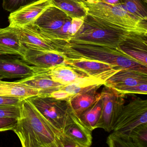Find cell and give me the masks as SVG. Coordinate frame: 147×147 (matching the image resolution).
Returning a JSON list of instances; mask_svg holds the SVG:
<instances>
[{"label": "cell", "mask_w": 147, "mask_h": 147, "mask_svg": "<svg viewBox=\"0 0 147 147\" xmlns=\"http://www.w3.org/2000/svg\"><path fill=\"white\" fill-rule=\"evenodd\" d=\"M58 51L67 57H83L96 60L122 69H130L147 74V66L139 63L115 48L60 40Z\"/></svg>", "instance_id": "7a4b0ae2"}, {"label": "cell", "mask_w": 147, "mask_h": 147, "mask_svg": "<svg viewBox=\"0 0 147 147\" xmlns=\"http://www.w3.org/2000/svg\"><path fill=\"white\" fill-rule=\"evenodd\" d=\"M45 69L52 80L64 86L88 76L82 71L66 64L57 65Z\"/></svg>", "instance_id": "44dd1931"}, {"label": "cell", "mask_w": 147, "mask_h": 147, "mask_svg": "<svg viewBox=\"0 0 147 147\" xmlns=\"http://www.w3.org/2000/svg\"><path fill=\"white\" fill-rule=\"evenodd\" d=\"M101 86H95L80 92L71 97L69 102L71 108L79 117L100 97L98 90Z\"/></svg>", "instance_id": "ffe728a7"}, {"label": "cell", "mask_w": 147, "mask_h": 147, "mask_svg": "<svg viewBox=\"0 0 147 147\" xmlns=\"http://www.w3.org/2000/svg\"><path fill=\"white\" fill-rule=\"evenodd\" d=\"M82 1L88 14L131 31L147 33V21L135 18L124 5H112L94 0Z\"/></svg>", "instance_id": "5b68a950"}, {"label": "cell", "mask_w": 147, "mask_h": 147, "mask_svg": "<svg viewBox=\"0 0 147 147\" xmlns=\"http://www.w3.org/2000/svg\"><path fill=\"white\" fill-rule=\"evenodd\" d=\"M94 1H100V2H103L108 5H118L123 4V0H94Z\"/></svg>", "instance_id": "d6a6232c"}, {"label": "cell", "mask_w": 147, "mask_h": 147, "mask_svg": "<svg viewBox=\"0 0 147 147\" xmlns=\"http://www.w3.org/2000/svg\"><path fill=\"white\" fill-rule=\"evenodd\" d=\"M20 105L0 107V118H11L18 119L21 113Z\"/></svg>", "instance_id": "83f0119b"}, {"label": "cell", "mask_w": 147, "mask_h": 147, "mask_svg": "<svg viewBox=\"0 0 147 147\" xmlns=\"http://www.w3.org/2000/svg\"><path fill=\"white\" fill-rule=\"evenodd\" d=\"M100 94L102 110L95 129L101 128L105 131L111 132L124 106L126 94L106 86Z\"/></svg>", "instance_id": "8992f818"}, {"label": "cell", "mask_w": 147, "mask_h": 147, "mask_svg": "<svg viewBox=\"0 0 147 147\" xmlns=\"http://www.w3.org/2000/svg\"><path fill=\"white\" fill-rule=\"evenodd\" d=\"M52 5L51 0H38L22 7L10 13L8 17L9 26L20 28L33 23L44 11Z\"/></svg>", "instance_id": "7c38bea8"}, {"label": "cell", "mask_w": 147, "mask_h": 147, "mask_svg": "<svg viewBox=\"0 0 147 147\" xmlns=\"http://www.w3.org/2000/svg\"><path fill=\"white\" fill-rule=\"evenodd\" d=\"M89 1V0H82V1Z\"/></svg>", "instance_id": "836d02e7"}, {"label": "cell", "mask_w": 147, "mask_h": 147, "mask_svg": "<svg viewBox=\"0 0 147 147\" xmlns=\"http://www.w3.org/2000/svg\"><path fill=\"white\" fill-rule=\"evenodd\" d=\"M61 132L76 144L78 147L92 145V131L76 113L69 104Z\"/></svg>", "instance_id": "30bf717a"}, {"label": "cell", "mask_w": 147, "mask_h": 147, "mask_svg": "<svg viewBox=\"0 0 147 147\" xmlns=\"http://www.w3.org/2000/svg\"><path fill=\"white\" fill-rule=\"evenodd\" d=\"M28 99L55 129L61 131L69 107V101L49 96H33Z\"/></svg>", "instance_id": "9c48e42d"}, {"label": "cell", "mask_w": 147, "mask_h": 147, "mask_svg": "<svg viewBox=\"0 0 147 147\" xmlns=\"http://www.w3.org/2000/svg\"><path fill=\"white\" fill-rule=\"evenodd\" d=\"M2 78H1V77H0V80H2Z\"/></svg>", "instance_id": "d590c367"}, {"label": "cell", "mask_w": 147, "mask_h": 147, "mask_svg": "<svg viewBox=\"0 0 147 147\" xmlns=\"http://www.w3.org/2000/svg\"><path fill=\"white\" fill-rule=\"evenodd\" d=\"M106 143L110 147H135L129 134L113 132L108 136Z\"/></svg>", "instance_id": "484cf974"}, {"label": "cell", "mask_w": 147, "mask_h": 147, "mask_svg": "<svg viewBox=\"0 0 147 147\" xmlns=\"http://www.w3.org/2000/svg\"><path fill=\"white\" fill-rule=\"evenodd\" d=\"M78 1H82V0H78Z\"/></svg>", "instance_id": "e575fe53"}, {"label": "cell", "mask_w": 147, "mask_h": 147, "mask_svg": "<svg viewBox=\"0 0 147 147\" xmlns=\"http://www.w3.org/2000/svg\"><path fill=\"white\" fill-rule=\"evenodd\" d=\"M104 85L125 94L146 95L147 74L130 69H120L108 78Z\"/></svg>", "instance_id": "52a82bcc"}, {"label": "cell", "mask_w": 147, "mask_h": 147, "mask_svg": "<svg viewBox=\"0 0 147 147\" xmlns=\"http://www.w3.org/2000/svg\"><path fill=\"white\" fill-rule=\"evenodd\" d=\"M120 69H114L98 74L88 76L75 82L64 86L62 88L71 96L95 86L104 85L107 80Z\"/></svg>", "instance_id": "ac0fdd59"}, {"label": "cell", "mask_w": 147, "mask_h": 147, "mask_svg": "<svg viewBox=\"0 0 147 147\" xmlns=\"http://www.w3.org/2000/svg\"><path fill=\"white\" fill-rule=\"evenodd\" d=\"M53 5L73 18H84L88 13L82 1L78 0H51Z\"/></svg>", "instance_id": "603a6c76"}, {"label": "cell", "mask_w": 147, "mask_h": 147, "mask_svg": "<svg viewBox=\"0 0 147 147\" xmlns=\"http://www.w3.org/2000/svg\"><path fill=\"white\" fill-rule=\"evenodd\" d=\"M26 49L16 28L8 26L0 28V55H13L22 57Z\"/></svg>", "instance_id": "e0dca14e"}, {"label": "cell", "mask_w": 147, "mask_h": 147, "mask_svg": "<svg viewBox=\"0 0 147 147\" xmlns=\"http://www.w3.org/2000/svg\"><path fill=\"white\" fill-rule=\"evenodd\" d=\"M132 32H134L88 14L68 42L96 45L117 49L119 44Z\"/></svg>", "instance_id": "3957f363"}, {"label": "cell", "mask_w": 147, "mask_h": 147, "mask_svg": "<svg viewBox=\"0 0 147 147\" xmlns=\"http://www.w3.org/2000/svg\"><path fill=\"white\" fill-rule=\"evenodd\" d=\"M38 0H2V6L5 11L10 12Z\"/></svg>", "instance_id": "f1b7e54d"}, {"label": "cell", "mask_w": 147, "mask_h": 147, "mask_svg": "<svg viewBox=\"0 0 147 147\" xmlns=\"http://www.w3.org/2000/svg\"><path fill=\"white\" fill-rule=\"evenodd\" d=\"M38 90L17 82H6L0 80V96L27 99L39 95Z\"/></svg>", "instance_id": "7402d4cb"}, {"label": "cell", "mask_w": 147, "mask_h": 147, "mask_svg": "<svg viewBox=\"0 0 147 147\" xmlns=\"http://www.w3.org/2000/svg\"><path fill=\"white\" fill-rule=\"evenodd\" d=\"M22 59L36 67L49 69L57 65L65 64L66 57L58 51H49L26 48Z\"/></svg>", "instance_id": "5bb4252c"}, {"label": "cell", "mask_w": 147, "mask_h": 147, "mask_svg": "<svg viewBox=\"0 0 147 147\" xmlns=\"http://www.w3.org/2000/svg\"><path fill=\"white\" fill-rule=\"evenodd\" d=\"M21 113L13 131L23 147H59L61 131L55 129L28 98L20 104Z\"/></svg>", "instance_id": "6da1fadb"}, {"label": "cell", "mask_w": 147, "mask_h": 147, "mask_svg": "<svg viewBox=\"0 0 147 147\" xmlns=\"http://www.w3.org/2000/svg\"><path fill=\"white\" fill-rule=\"evenodd\" d=\"M16 82L37 89L39 92V95L42 96H49L64 86L52 80L45 69L40 68L35 74Z\"/></svg>", "instance_id": "2e32d148"}, {"label": "cell", "mask_w": 147, "mask_h": 147, "mask_svg": "<svg viewBox=\"0 0 147 147\" xmlns=\"http://www.w3.org/2000/svg\"><path fill=\"white\" fill-rule=\"evenodd\" d=\"M102 107V101L100 95V98L86 109L80 117L92 131L95 129V126L100 117Z\"/></svg>", "instance_id": "cb8c5ba5"}, {"label": "cell", "mask_w": 147, "mask_h": 147, "mask_svg": "<svg viewBox=\"0 0 147 147\" xmlns=\"http://www.w3.org/2000/svg\"><path fill=\"white\" fill-rule=\"evenodd\" d=\"M118 50L147 66V33L132 32L117 48Z\"/></svg>", "instance_id": "4fadbf2b"}, {"label": "cell", "mask_w": 147, "mask_h": 147, "mask_svg": "<svg viewBox=\"0 0 147 147\" xmlns=\"http://www.w3.org/2000/svg\"><path fill=\"white\" fill-rule=\"evenodd\" d=\"M83 19L73 18L52 5L44 11L33 24L44 37L68 42L82 24Z\"/></svg>", "instance_id": "277c9868"}, {"label": "cell", "mask_w": 147, "mask_h": 147, "mask_svg": "<svg viewBox=\"0 0 147 147\" xmlns=\"http://www.w3.org/2000/svg\"><path fill=\"white\" fill-rule=\"evenodd\" d=\"M147 123V100L136 98L124 106L113 127V132L129 134L133 129Z\"/></svg>", "instance_id": "ba28073f"}, {"label": "cell", "mask_w": 147, "mask_h": 147, "mask_svg": "<svg viewBox=\"0 0 147 147\" xmlns=\"http://www.w3.org/2000/svg\"><path fill=\"white\" fill-rule=\"evenodd\" d=\"M18 119L11 118H0V132L13 130L16 126Z\"/></svg>", "instance_id": "f546056e"}, {"label": "cell", "mask_w": 147, "mask_h": 147, "mask_svg": "<svg viewBox=\"0 0 147 147\" xmlns=\"http://www.w3.org/2000/svg\"><path fill=\"white\" fill-rule=\"evenodd\" d=\"M49 96L58 100H65L67 101H69L72 97L71 95H69L65 90L62 88L53 92Z\"/></svg>", "instance_id": "1f68e13d"}, {"label": "cell", "mask_w": 147, "mask_h": 147, "mask_svg": "<svg viewBox=\"0 0 147 147\" xmlns=\"http://www.w3.org/2000/svg\"><path fill=\"white\" fill-rule=\"evenodd\" d=\"M24 99L15 97L0 96V107L20 105Z\"/></svg>", "instance_id": "4dcf8cb0"}, {"label": "cell", "mask_w": 147, "mask_h": 147, "mask_svg": "<svg viewBox=\"0 0 147 147\" xmlns=\"http://www.w3.org/2000/svg\"><path fill=\"white\" fill-rule=\"evenodd\" d=\"M65 64L75 68L88 76L98 74L114 69H122L102 62L83 57L69 58L66 57Z\"/></svg>", "instance_id": "d6986e66"}, {"label": "cell", "mask_w": 147, "mask_h": 147, "mask_svg": "<svg viewBox=\"0 0 147 147\" xmlns=\"http://www.w3.org/2000/svg\"><path fill=\"white\" fill-rule=\"evenodd\" d=\"M19 32L22 43L27 48L57 51L52 41L43 36L33 23L24 27L16 28Z\"/></svg>", "instance_id": "9a60e30c"}, {"label": "cell", "mask_w": 147, "mask_h": 147, "mask_svg": "<svg viewBox=\"0 0 147 147\" xmlns=\"http://www.w3.org/2000/svg\"><path fill=\"white\" fill-rule=\"evenodd\" d=\"M38 68L30 66L19 56L0 55V77L24 78L37 73Z\"/></svg>", "instance_id": "8fae6325"}, {"label": "cell", "mask_w": 147, "mask_h": 147, "mask_svg": "<svg viewBox=\"0 0 147 147\" xmlns=\"http://www.w3.org/2000/svg\"><path fill=\"white\" fill-rule=\"evenodd\" d=\"M129 134L135 147H147V123L138 125Z\"/></svg>", "instance_id": "4316f807"}, {"label": "cell", "mask_w": 147, "mask_h": 147, "mask_svg": "<svg viewBox=\"0 0 147 147\" xmlns=\"http://www.w3.org/2000/svg\"><path fill=\"white\" fill-rule=\"evenodd\" d=\"M126 10L138 19L147 21V0H123Z\"/></svg>", "instance_id": "d4e9b609"}]
</instances>
